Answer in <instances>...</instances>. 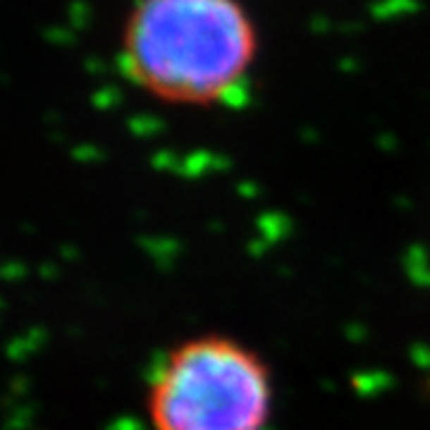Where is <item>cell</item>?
<instances>
[{"label": "cell", "instance_id": "6da1fadb", "mask_svg": "<svg viewBox=\"0 0 430 430\" xmlns=\"http://www.w3.org/2000/svg\"><path fill=\"white\" fill-rule=\"evenodd\" d=\"M258 55L261 32L244 0H134L122 24V75L172 108L237 101Z\"/></svg>", "mask_w": 430, "mask_h": 430}, {"label": "cell", "instance_id": "7a4b0ae2", "mask_svg": "<svg viewBox=\"0 0 430 430\" xmlns=\"http://www.w3.org/2000/svg\"><path fill=\"white\" fill-rule=\"evenodd\" d=\"M149 407L156 430H263L268 368L227 337L184 342L153 378Z\"/></svg>", "mask_w": 430, "mask_h": 430}]
</instances>
